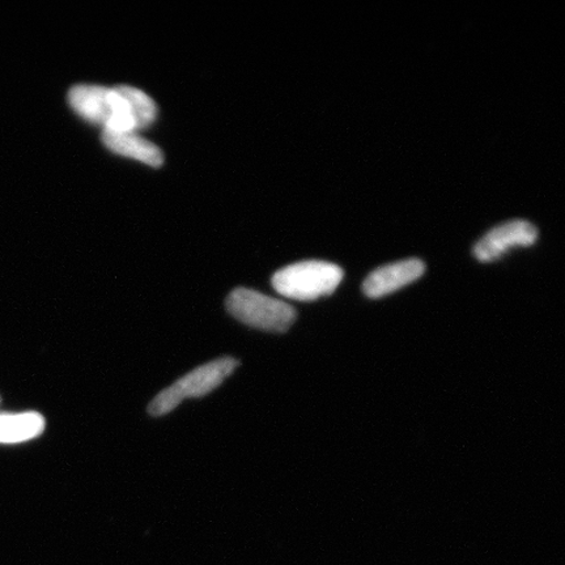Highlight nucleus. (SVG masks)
Segmentation results:
<instances>
[{
	"label": "nucleus",
	"mask_w": 565,
	"mask_h": 565,
	"mask_svg": "<svg viewBox=\"0 0 565 565\" xmlns=\"http://www.w3.org/2000/svg\"><path fill=\"white\" fill-rule=\"evenodd\" d=\"M343 279L341 267L324 260H303L281 268L273 287L287 299L313 301L335 291Z\"/></svg>",
	"instance_id": "1"
},
{
	"label": "nucleus",
	"mask_w": 565,
	"mask_h": 565,
	"mask_svg": "<svg viewBox=\"0 0 565 565\" xmlns=\"http://www.w3.org/2000/svg\"><path fill=\"white\" fill-rule=\"evenodd\" d=\"M238 366L233 358H222L200 366L183 376L172 386L162 391L151 402L148 412L153 416H161L173 412V409L188 398H201L224 383Z\"/></svg>",
	"instance_id": "2"
},
{
	"label": "nucleus",
	"mask_w": 565,
	"mask_h": 565,
	"mask_svg": "<svg viewBox=\"0 0 565 565\" xmlns=\"http://www.w3.org/2000/svg\"><path fill=\"white\" fill-rule=\"evenodd\" d=\"M227 310L239 322L275 333H285L296 320V310L285 301L247 288L228 296Z\"/></svg>",
	"instance_id": "3"
},
{
	"label": "nucleus",
	"mask_w": 565,
	"mask_h": 565,
	"mask_svg": "<svg viewBox=\"0 0 565 565\" xmlns=\"http://www.w3.org/2000/svg\"><path fill=\"white\" fill-rule=\"evenodd\" d=\"M539 238V231L526 221H512L499 225L479 239L475 256L480 263H492L513 246H532Z\"/></svg>",
	"instance_id": "4"
},
{
	"label": "nucleus",
	"mask_w": 565,
	"mask_h": 565,
	"mask_svg": "<svg viewBox=\"0 0 565 565\" xmlns=\"http://www.w3.org/2000/svg\"><path fill=\"white\" fill-rule=\"evenodd\" d=\"M426 266L419 259H405L374 270L365 279L363 291L371 299L384 298L419 279Z\"/></svg>",
	"instance_id": "5"
},
{
	"label": "nucleus",
	"mask_w": 565,
	"mask_h": 565,
	"mask_svg": "<svg viewBox=\"0 0 565 565\" xmlns=\"http://www.w3.org/2000/svg\"><path fill=\"white\" fill-rule=\"evenodd\" d=\"M67 98L77 116L89 124L100 125L104 129L110 121L113 108H115L116 90L81 84L70 89Z\"/></svg>",
	"instance_id": "6"
},
{
	"label": "nucleus",
	"mask_w": 565,
	"mask_h": 565,
	"mask_svg": "<svg viewBox=\"0 0 565 565\" xmlns=\"http://www.w3.org/2000/svg\"><path fill=\"white\" fill-rule=\"evenodd\" d=\"M102 139L108 150L121 157L145 162L153 168H159L164 162V154L160 148L139 137L137 132L103 131Z\"/></svg>",
	"instance_id": "7"
},
{
	"label": "nucleus",
	"mask_w": 565,
	"mask_h": 565,
	"mask_svg": "<svg viewBox=\"0 0 565 565\" xmlns=\"http://www.w3.org/2000/svg\"><path fill=\"white\" fill-rule=\"evenodd\" d=\"M45 429V419L39 413L0 415V444H18L39 437Z\"/></svg>",
	"instance_id": "8"
},
{
	"label": "nucleus",
	"mask_w": 565,
	"mask_h": 565,
	"mask_svg": "<svg viewBox=\"0 0 565 565\" xmlns=\"http://www.w3.org/2000/svg\"><path fill=\"white\" fill-rule=\"evenodd\" d=\"M116 89L122 95L127 105H129L136 130L150 127L158 117V106L152 98L143 90L129 86H118Z\"/></svg>",
	"instance_id": "9"
}]
</instances>
